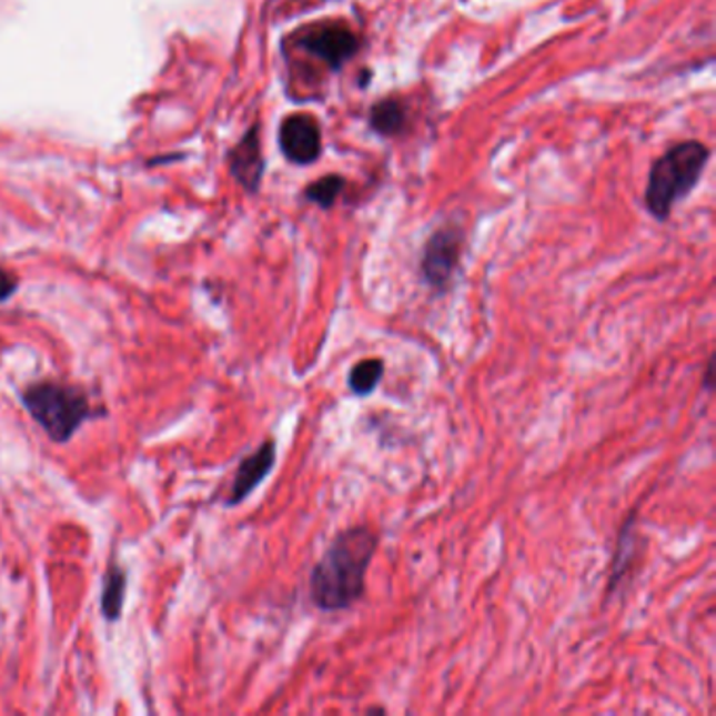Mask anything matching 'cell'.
I'll list each match as a JSON object with an SVG mask.
<instances>
[{
    "label": "cell",
    "mask_w": 716,
    "mask_h": 716,
    "mask_svg": "<svg viewBox=\"0 0 716 716\" xmlns=\"http://www.w3.org/2000/svg\"><path fill=\"white\" fill-rule=\"evenodd\" d=\"M322 127L311 114H291L280 127V148L284 155L301 167L313 164L322 154Z\"/></svg>",
    "instance_id": "6"
},
{
    "label": "cell",
    "mask_w": 716,
    "mask_h": 716,
    "mask_svg": "<svg viewBox=\"0 0 716 716\" xmlns=\"http://www.w3.org/2000/svg\"><path fill=\"white\" fill-rule=\"evenodd\" d=\"M635 515L628 517V522L624 523V527L619 530L618 543H616V555H614V563H612V576H609V593L614 588H618L624 576L628 574V565L635 559L637 553V544H635Z\"/></svg>",
    "instance_id": "11"
},
{
    "label": "cell",
    "mask_w": 716,
    "mask_h": 716,
    "mask_svg": "<svg viewBox=\"0 0 716 716\" xmlns=\"http://www.w3.org/2000/svg\"><path fill=\"white\" fill-rule=\"evenodd\" d=\"M379 534L369 525L339 532L310 574V599L320 612L334 614L353 607L366 593L370 563Z\"/></svg>",
    "instance_id": "1"
},
{
    "label": "cell",
    "mask_w": 716,
    "mask_h": 716,
    "mask_svg": "<svg viewBox=\"0 0 716 716\" xmlns=\"http://www.w3.org/2000/svg\"><path fill=\"white\" fill-rule=\"evenodd\" d=\"M127 597V572L120 565H110L103 576L101 593V614L108 622L122 618V607Z\"/></svg>",
    "instance_id": "10"
},
{
    "label": "cell",
    "mask_w": 716,
    "mask_h": 716,
    "mask_svg": "<svg viewBox=\"0 0 716 716\" xmlns=\"http://www.w3.org/2000/svg\"><path fill=\"white\" fill-rule=\"evenodd\" d=\"M461 254H463V232L458 228L445 225L442 230L431 233L421 259V273L433 291H447L454 273L458 270Z\"/></svg>",
    "instance_id": "5"
},
{
    "label": "cell",
    "mask_w": 716,
    "mask_h": 716,
    "mask_svg": "<svg viewBox=\"0 0 716 716\" xmlns=\"http://www.w3.org/2000/svg\"><path fill=\"white\" fill-rule=\"evenodd\" d=\"M263 152H261V137L259 127H252L244 139L233 148L232 173L249 192H256L263 179Z\"/></svg>",
    "instance_id": "8"
},
{
    "label": "cell",
    "mask_w": 716,
    "mask_h": 716,
    "mask_svg": "<svg viewBox=\"0 0 716 716\" xmlns=\"http://www.w3.org/2000/svg\"><path fill=\"white\" fill-rule=\"evenodd\" d=\"M294 44L311 58L329 65L332 72L343 70V65L357 56L362 42L345 21H320L307 26L294 37Z\"/></svg>",
    "instance_id": "4"
},
{
    "label": "cell",
    "mask_w": 716,
    "mask_h": 716,
    "mask_svg": "<svg viewBox=\"0 0 716 716\" xmlns=\"http://www.w3.org/2000/svg\"><path fill=\"white\" fill-rule=\"evenodd\" d=\"M370 129L381 137H397L406 131L407 108L402 99L385 98L370 110Z\"/></svg>",
    "instance_id": "9"
},
{
    "label": "cell",
    "mask_w": 716,
    "mask_h": 716,
    "mask_svg": "<svg viewBox=\"0 0 716 716\" xmlns=\"http://www.w3.org/2000/svg\"><path fill=\"white\" fill-rule=\"evenodd\" d=\"M343 190H345V179L341 174H326V177H322V179H317V181H313L307 185L305 198L313 204H317L320 209L329 211L336 204V200L341 198Z\"/></svg>",
    "instance_id": "13"
},
{
    "label": "cell",
    "mask_w": 716,
    "mask_h": 716,
    "mask_svg": "<svg viewBox=\"0 0 716 716\" xmlns=\"http://www.w3.org/2000/svg\"><path fill=\"white\" fill-rule=\"evenodd\" d=\"M710 160V150L699 141H683L659 155L649 171L645 206L658 221H666L675 204L696 190Z\"/></svg>",
    "instance_id": "2"
},
{
    "label": "cell",
    "mask_w": 716,
    "mask_h": 716,
    "mask_svg": "<svg viewBox=\"0 0 716 716\" xmlns=\"http://www.w3.org/2000/svg\"><path fill=\"white\" fill-rule=\"evenodd\" d=\"M385 376V360L369 357L357 362L349 372V389L357 397H369Z\"/></svg>",
    "instance_id": "12"
},
{
    "label": "cell",
    "mask_w": 716,
    "mask_h": 716,
    "mask_svg": "<svg viewBox=\"0 0 716 716\" xmlns=\"http://www.w3.org/2000/svg\"><path fill=\"white\" fill-rule=\"evenodd\" d=\"M20 400L28 414L56 444H68L80 426L101 416V410L91 406L82 389L56 381H44L23 389Z\"/></svg>",
    "instance_id": "3"
},
{
    "label": "cell",
    "mask_w": 716,
    "mask_h": 716,
    "mask_svg": "<svg viewBox=\"0 0 716 716\" xmlns=\"http://www.w3.org/2000/svg\"><path fill=\"white\" fill-rule=\"evenodd\" d=\"M16 291H18V280L11 273L0 270V303L9 301Z\"/></svg>",
    "instance_id": "14"
},
{
    "label": "cell",
    "mask_w": 716,
    "mask_h": 716,
    "mask_svg": "<svg viewBox=\"0 0 716 716\" xmlns=\"http://www.w3.org/2000/svg\"><path fill=\"white\" fill-rule=\"evenodd\" d=\"M713 385H715V357L708 360L706 374H704V389H713Z\"/></svg>",
    "instance_id": "15"
},
{
    "label": "cell",
    "mask_w": 716,
    "mask_h": 716,
    "mask_svg": "<svg viewBox=\"0 0 716 716\" xmlns=\"http://www.w3.org/2000/svg\"><path fill=\"white\" fill-rule=\"evenodd\" d=\"M275 458H278V447H275L273 440L263 442L256 447V452H252L251 456L242 458V463L235 471L232 492H230L225 504L235 506V504L244 503L252 492L268 480V475L275 466Z\"/></svg>",
    "instance_id": "7"
}]
</instances>
